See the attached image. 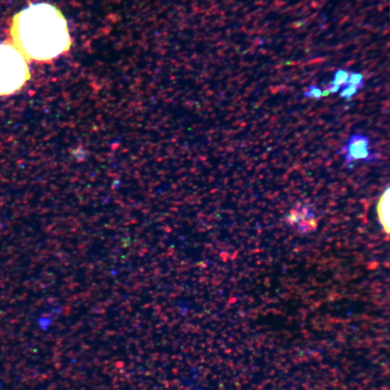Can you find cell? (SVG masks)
<instances>
[{"label":"cell","instance_id":"cell-4","mask_svg":"<svg viewBox=\"0 0 390 390\" xmlns=\"http://www.w3.org/2000/svg\"><path fill=\"white\" fill-rule=\"evenodd\" d=\"M368 140L364 137H355L352 138L350 147H349V152H348V157L353 158V159H360V158H367L368 156Z\"/></svg>","mask_w":390,"mask_h":390},{"label":"cell","instance_id":"cell-9","mask_svg":"<svg viewBox=\"0 0 390 390\" xmlns=\"http://www.w3.org/2000/svg\"><path fill=\"white\" fill-rule=\"evenodd\" d=\"M305 96L314 99H320L322 97V90L320 89L315 88L314 86H312L310 90L305 92Z\"/></svg>","mask_w":390,"mask_h":390},{"label":"cell","instance_id":"cell-1","mask_svg":"<svg viewBox=\"0 0 390 390\" xmlns=\"http://www.w3.org/2000/svg\"><path fill=\"white\" fill-rule=\"evenodd\" d=\"M14 46L27 60L48 61L70 49L72 40L59 9L37 3L17 13L12 21Z\"/></svg>","mask_w":390,"mask_h":390},{"label":"cell","instance_id":"cell-8","mask_svg":"<svg viewBox=\"0 0 390 390\" xmlns=\"http://www.w3.org/2000/svg\"><path fill=\"white\" fill-rule=\"evenodd\" d=\"M358 89L359 88H358L357 86L352 85V84H349L348 87L346 86V88L341 91V96L344 99H350L351 97H352L354 94L357 92Z\"/></svg>","mask_w":390,"mask_h":390},{"label":"cell","instance_id":"cell-7","mask_svg":"<svg viewBox=\"0 0 390 390\" xmlns=\"http://www.w3.org/2000/svg\"><path fill=\"white\" fill-rule=\"evenodd\" d=\"M363 83V76L361 74L359 73H352L351 75H349V79H348V83L347 84H352L357 86L358 88L362 86Z\"/></svg>","mask_w":390,"mask_h":390},{"label":"cell","instance_id":"cell-6","mask_svg":"<svg viewBox=\"0 0 390 390\" xmlns=\"http://www.w3.org/2000/svg\"><path fill=\"white\" fill-rule=\"evenodd\" d=\"M349 73L346 71L343 70H340L336 72L334 75V80L332 82V85H337L341 88V86L346 85L348 83V79H349Z\"/></svg>","mask_w":390,"mask_h":390},{"label":"cell","instance_id":"cell-5","mask_svg":"<svg viewBox=\"0 0 390 390\" xmlns=\"http://www.w3.org/2000/svg\"><path fill=\"white\" fill-rule=\"evenodd\" d=\"M378 213L387 233L390 231V189L386 190L378 205Z\"/></svg>","mask_w":390,"mask_h":390},{"label":"cell","instance_id":"cell-3","mask_svg":"<svg viewBox=\"0 0 390 390\" xmlns=\"http://www.w3.org/2000/svg\"><path fill=\"white\" fill-rule=\"evenodd\" d=\"M289 221L292 224L297 223L298 231H310L317 227V221L313 218L311 210L306 208L293 210Z\"/></svg>","mask_w":390,"mask_h":390},{"label":"cell","instance_id":"cell-2","mask_svg":"<svg viewBox=\"0 0 390 390\" xmlns=\"http://www.w3.org/2000/svg\"><path fill=\"white\" fill-rule=\"evenodd\" d=\"M30 77L28 60L13 44H0V96L17 92Z\"/></svg>","mask_w":390,"mask_h":390}]
</instances>
